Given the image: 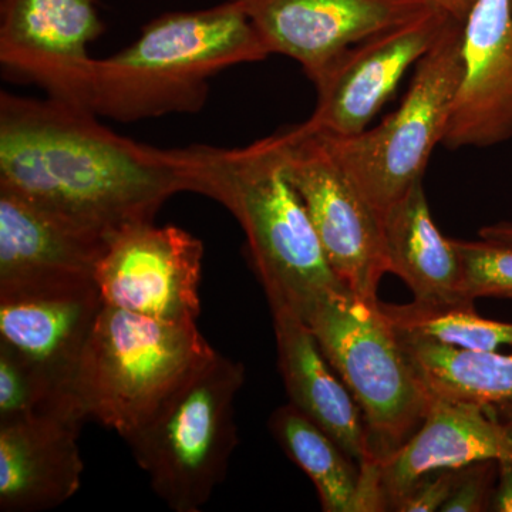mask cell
Masks as SVG:
<instances>
[{
  "label": "cell",
  "mask_w": 512,
  "mask_h": 512,
  "mask_svg": "<svg viewBox=\"0 0 512 512\" xmlns=\"http://www.w3.org/2000/svg\"><path fill=\"white\" fill-rule=\"evenodd\" d=\"M101 306L97 286L0 301V342L45 370L64 392L74 394L77 370Z\"/></svg>",
  "instance_id": "e0dca14e"
},
{
  "label": "cell",
  "mask_w": 512,
  "mask_h": 512,
  "mask_svg": "<svg viewBox=\"0 0 512 512\" xmlns=\"http://www.w3.org/2000/svg\"><path fill=\"white\" fill-rule=\"evenodd\" d=\"M451 19L439 9H429L348 47L313 83L318 92L315 110L296 127L302 133L332 136L365 131L404 73L436 45Z\"/></svg>",
  "instance_id": "30bf717a"
},
{
  "label": "cell",
  "mask_w": 512,
  "mask_h": 512,
  "mask_svg": "<svg viewBox=\"0 0 512 512\" xmlns=\"http://www.w3.org/2000/svg\"><path fill=\"white\" fill-rule=\"evenodd\" d=\"M0 190L109 244L188 191L177 148L114 133L79 104L0 94Z\"/></svg>",
  "instance_id": "6da1fadb"
},
{
  "label": "cell",
  "mask_w": 512,
  "mask_h": 512,
  "mask_svg": "<svg viewBox=\"0 0 512 512\" xmlns=\"http://www.w3.org/2000/svg\"><path fill=\"white\" fill-rule=\"evenodd\" d=\"M498 461L485 460L460 468L456 487L441 512H483L491 510Z\"/></svg>",
  "instance_id": "d4e9b609"
},
{
  "label": "cell",
  "mask_w": 512,
  "mask_h": 512,
  "mask_svg": "<svg viewBox=\"0 0 512 512\" xmlns=\"http://www.w3.org/2000/svg\"><path fill=\"white\" fill-rule=\"evenodd\" d=\"M69 404H79L74 394L64 392L45 370L0 342V424Z\"/></svg>",
  "instance_id": "603a6c76"
},
{
  "label": "cell",
  "mask_w": 512,
  "mask_h": 512,
  "mask_svg": "<svg viewBox=\"0 0 512 512\" xmlns=\"http://www.w3.org/2000/svg\"><path fill=\"white\" fill-rule=\"evenodd\" d=\"M480 237L495 241L512 242V221L495 222L480 229Z\"/></svg>",
  "instance_id": "f1b7e54d"
},
{
  "label": "cell",
  "mask_w": 512,
  "mask_h": 512,
  "mask_svg": "<svg viewBox=\"0 0 512 512\" xmlns=\"http://www.w3.org/2000/svg\"><path fill=\"white\" fill-rule=\"evenodd\" d=\"M244 383V365L215 353L123 439L171 510L200 512L227 476L238 444L235 399Z\"/></svg>",
  "instance_id": "277c9868"
},
{
  "label": "cell",
  "mask_w": 512,
  "mask_h": 512,
  "mask_svg": "<svg viewBox=\"0 0 512 512\" xmlns=\"http://www.w3.org/2000/svg\"><path fill=\"white\" fill-rule=\"evenodd\" d=\"M498 421L505 427V430L512 436V404L508 406L491 407Z\"/></svg>",
  "instance_id": "f546056e"
},
{
  "label": "cell",
  "mask_w": 512,
  "mask_h": 512,
  "mask_svg": "<svg viewBox=\"0 0 512 512\" xmlns=\"http://www.w3.org/2000/svg\"><path fill=\"white\" fill-rule=\"evenodd\" d=\"M271 56L237 3L151 20L126 49L94 59L84 107L121 123L198 113L215 74Z\"/></svg>",
  "instance_id": "3957f363"
},
{
  "label": "cell",
  "mask_w": 512,
  "mask_h": 512,
  "mask_svg": "<svg viewBox=\"0 0 512 512\" xmlns=\"http://www.w3.org/2000/svg\"><path fill=\"white\" fill-rule=\"evenodd\" d=\"M379 308L390 326L402 335L463 349L497 350L501 346H512V323L481 318L474 302L453 305L379 302Z\"/></svg>",
  "instance_id": "7402d4cb"
},
{
  "label": "cell",
  "mask_w": 512,
  "mask_h": 512,
  "mask_svg": "<svg viewBox=\"0 0 512 512\" xmlns=\"http://www.w3.org/2000/svg\"><path fill=\"white\" fill-rule=\"evenodd\" d=\"M464 22L451 19L417 63L406 96L379 126L355 136L315 134L375 208L380 220L414 185L443 143L464 73Z\"/></svg>",
  "instance_id": "52a82bcc"
},
{
  "label": "cell",
  "mask_w": 512,
  "mask_h": 512,
  "mask_svg": "<svg viewBox=\"0 0 512 512\" xmlns=\"http://www.w3.org/2000/svg\"><path fill=\"white\" fill-rule=\"evenodd\" d=\"M323 356L355 397L376 466L403 447L427 417L431 397L379 308L349 289L326 293L305 319Z\"/></svg>",
  "instance_id": "8992f818"
},
{
  "label": "cell",
  "mask_w": 512,
  "mask_h": 512,
  "mask_svg": "<svg viewBox=\"0 0 512 512\" xmlns=\"http://www.w3.org/2000/svg\"><path fill=\"white\" fill-rule=\"evenodd\" d=\"M104 29L96 0H0V63L47 96L84 107L89 47Z\"/></svg>",
  "instance_id": "8fae6325"
},
{
  "label": "cell",
  "mask_w": 512,
  "mask_h": 512,
  "mask_svg": "<svg viewBox=\"0 0 512 512\" xmlns=\"http://www.w3.org/2000/svg\"><path fill=\"white\" fill-rule=\"evenodd\" d=\"M461 468V467H460ZM460 468H441L421 477L406 494L397 501L396 512L440 511L453 494Z\"/></svg>",
  "instance_id": "484cf974"
},
{
  "label": "cell",
  "mask_w": 512,
  "mask_h": 512,
  "mask_svg": "<svg viewBox=\"0 0 512 512\" xmlns=\"http://www.w3.org/2000/svg\"><path fill=\"white\" fill-rule=\"evenodd\" d=\"M490 511L512 512V461H498L497 484Z\"/></svg>",
  "instance_id": "4316f807"
},
{
  "label": "cell",
  "mask_w": 512,
  "mask_h": 512,
  "mask_svg": "<svg viewBox=\"0 0 512 512\" xmlns=\"http://www.w3.org/2000/svg\"><path fill=\"white\" fill-rule=\"evenodd\" d=\"M204 245L183 228L131 225L114 235L97 265L106 305L167 322H197Z\"/></svg>",
  "instance_id": "9c48e42d"
},
{
  "label": "cell",
  "mask_w": 512,
  "mask_h": 512,
  "mask_svg": "<svg viewBox=\"0 0 512 512\" xmlns=\"http://www.w3.org/2000/svg\"><path fill=\"white\" fill-rule=\"evenodd\" d=\"M215 353L197 322H167L103 303L74 394L87 420L126 439Z\"/></svg>",
  "instance_id": "5b68a950"
},
{
  "label": "cell",
  "mask_w": 512,
  "mask_h": 512,
  "mask_svg": "<svg viewBox=\"0 0 512 512\" xmlns=\"http://www.w3.org/2000/svg\"><path fill=\"white\" fill-rule=\"evenodd\" d=\"M79 404L0 424V511L52 510L73 498L84 464Z\"/></svg>",
  "instance_id": "2e32d148"
},
{
  "label": "cell",
  "mask_w": 512,
  "mask_h": 512,
  "mask_svg": "<svg viewBox=\"0 0 512 512\" xmlns=\"http://www.w3.org/2000/svg\"><path fill=\"white\" fill-rule=\"evenodd\" d=\"M276 136L333 272L359 298L379 301L377 288L389 274L379 214L318 136L296 126Z\"/></svg>",
  "instance_id": "ba28073f"
},
{
  "label": "cell",
  "mask_w": 512,
  "mask_h": 512,
  "mask_svg": "<svg viewBox=\"0 0 512 512\" xmlns=\"http://www.w3.org/2000/svg\"><path fill=\"white\" fill-rule=\"evenodd\" d=\"M512 461V436L491 407L431 397L412 439L376 466L360 467V512L393 511L421 477L477 461Z\"/></svg>",
  "instance_id": "4fadbf2b"
},
{
  "label": "cell",
  "mask_w": 512,
  "mask_h": 512,
  "mask_svg": "<svg viewBox=\"0 0 512 512\" xmlns=\"http://www.w3.org/2000/svg\"><path fill=\"white\" fill-rule=\"evenodd\" d=\"M431 8L447 13L451 18L466 22L477 0H424Z\"/></svg>",
  "instance_id": "83f0119b"
},
{
  "label": "cell",
  "mask_w": 512,
  "mask_h": 512,
  "mask_svg": "<svg viewBox=\"0 0 512 512\" xmlns=\"http://www.w3.org/2000/svg\"><path fill=\"white\" fill-rule=\"evenodd\" d=\"M107 244L0 190V301L96 286Z\"/></svg>",
  "instance_id": "5bb4252c"
},
{
  "label": "cell",
  "mask_w": 512,
  "mask_h": 512,
  "mask_svg": "<svg viewBox=\"0 0 512 512\" xmlns=\"http://www.w3.org/2000/svg\"><path fill=\"white\" fill-rule=\"evenodd\" d=\"M461 265V292L468 301L500 298L512 301V242L481 238L451 239Z\"/></svg>",
  "instance_id": "cb8c5ba5"
},
{
  "label": "cell",
  "mask_w": 512,
  "mask_h": 512,
  "mask_svg": "<svg viewBox=\"0 0 512 512\" xmlns=\"http://www.w3.org/2000/svg\"><path fill=\"white\" fill-rule=\"evenodd\" d=\"M396 335L430 397L481 407L512 404V355Z\"/></svg>",
  "instance_id": "ffe728a7"
},
{
  "label": "cell",
  "mask_w": 512,
  "mask_h": 512,
  "mask_svg": "<svg viewBox=\"0 0 512 512\" xmlns=\"http://www.w3.org/2000/svg\"><path fill=\"white\" fill-rule=\"evenodd\" d=\"M269 431L318 490L325 512H360V471L328 433L293 404L278 407L268 421Z\"/></svg>",
  "instance_id": "44dd1931"
},
{
  "label": "cell",
  "mask_w": 512,
  "mask_h": 512,
  "mask_svg": "<svg viewBox=\"0 0 512 512\" xmlns=\"http://www.w3.org/2000/svg\"><path fill=\"white\" fill-rule=\"evenodd\" d=\"M271 55L291 57L312 83L348 47L431 8L424 0H231Z\"/></svg>",
  "instance_id": "7c38bea8"
},
{
  "label": "cell",
  "mask_w": 512,
  "mask_h": 512,
  "mask_svg": "<svg viewBox=\"0 0 512 512\" xmlns=\"http://www.w3.org/2000/svg\"><path fill=\"white\" fill-rule=\"evenodd\" d=\"M278 366L291 404L328 433L360 466L367 453L365 420L355 397L323 356L311 329L288 312L272 313Z\"/></svg>",
  "instance_id": "ac0fdd59"
},
{
  "label": "cell",
  "mask_w": 512,
  "mask_h": 512,
  "mask_svg": "<svg viewBox=\"0 0 512 512\" xmlns=\"http://www.w3.org/2000/svg\"><path fill=\"white\" fill-rule=\"evenodd\" d=\"M389 274L409 286L414 301L430 305L473 302L461 292V265L453 241L431 217L423 181L382 218Z\"/></svg>",
  "instance_id": "d6986e66"
},
{
  "label": "cell",
  "mask_w": 512,
  "mask_h": 512,
  "mask_svg": "<svg viewBox=\"0 0 512 512\" xmlns=\"http://www.w3.org/2000/svg\"><path fill=\"white\" fill-rule=\"evenodd\" d=\"M464 73L443 146L491 147L512 138V0H477L464 22Z\"/></svg>",
  "instance_id": "9a60e30c"
},
{
  "label": "cell",
  "mask_w": 512,
  "mask_h": 512,
  "mask_svg": "<svg viewBox=\"0 0 512 512\" xmlns=\"http://www.w3.org/2000/svg\"><path fill=\"white\" fill-rule=\"evenodd\" d=\"M177 153L188 192L220 202L244 229L272 313L288 312L305 322L322 296L348 289L333 272L286 174L276 133L245 147L194 144Z\"/></svg>",
  "instance_id": "7a4b0ae2"
}]
</instances>
